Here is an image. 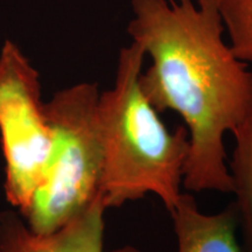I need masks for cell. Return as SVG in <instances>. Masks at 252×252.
<instances>
[{
	"instance_id": "1",
	"label": "cell",
	"mask_w": 252,
	"mask_h": 252,
	"mask_svg": "<svg viewBox=\"0 0 252 252\" xmlns=\"http://www.w3.org/2000/svg\"><path fill=\"white\" fill-rule=\"evenodd\" d=\"M130 7L127 34L151 60L141 89L187 128L182 186L231 193L224 135L252 115V71L226 39L217 0H130Z\"/></svg>"
},
{
	"instance_id": "2",
	"label": "cell",
	"mask_w": 252,
	"mask_h": 252,
	"mask_svg": "<svg viewBox=\"0 0 252 252\" xmlns=\"http://www.w3.org/2000/svg\"><path fill=\"white\" fill-rule=\"evenodd\" d=\"M145 59L135 43L123 47L113 86L99 94V196L108 209L154 194L169 213L184 193L189 138L185 125L169 130L145 96L140 86Z\"/></svg>"
},
{
	"instance_id": "3",
	"label": "cell",
	"mask_w": 252,
	"mask_h": 252,
	"mask_svg": "<svg viewBox=\"0 0 252 252\" xmlns=\"http://www.w3.org/2000/svg\"><path fill=\"white\" fill-rule=\"evenodd\" d=\"M99 91L78 83L45 104L53 146L39 187L23 215L35 234H49L98 196L103 146L98 122Z\"/></svg>"
},
{
	"instance_id": "4",
	"label": "cell",
	"mask_w": 252,
	"mask_h": 252,
	"mask_svg": "<svg viewBox=\"0 0 252 252\" xmlns=\"http://www.w3.org/2000/svg\"><path fill=\"white\" fill-rule=\"evenodd\" d=\"M0 133L7 200L24 212L39 187L53 146L39 74L6 41L0 54Z\"/></svg>"
},
{
	"instance_id": "5",
	"label": "cell",
	"mask_w": 252,
	"mask_h": 252,
	"mask_svg": "<svg viewBox=\"0 0 252 252\" xmlns=\"http://www.w3.org/2000/svg\"><path fill=\"white\" fill-rule=\"evenodd\" d=\"M99 194L77 215L49 234H35L12 215L0 220V252H104V213Z\"/></svg>"
},
{
	"instance_id": "6",
	"label": "cell",
	"mask_w": 252,
	"mask_h": 252,
	"mask_svg": "<svg viewBox=\"0 0 252 252\" xmlns=\"http://www.w3.org/2000/svg\"><path fill=\"white\" fill-rule=\"evenodd\" d=\"M169 215L178 252H243L234 202L220 213L204 214L190 194L182 193Z\"/></svg>"
},
{
	"instance_id": "7",
	"label": "cell",
	"mask_w": 252,
	"mask_h": 252,
	"mask_svg": "<svg viewBox=\"0 0 252 252\" xmlns=\"http://www.w3.org/2000/svg\"><path fill=\"white\" fill-rule=\"evenodd\" d=\"M234 150L229 161L243 252H252V115L232 132Z\"/></svg>"
},
{
	"instance_id": "8",
	"label": "cell",
	"mask_w": 252,
	"mask_h": 252,
	"mask_svg": "<svg viewBox=\"0 0 252 252\" xmlns=\"http://www.w3.org/2000/svg\"><path fill=\"white\" fill-rule=\"evenodd\" d=\"M217 4L232 50L252 64V0H217Z\"/></svg>"
}]
</instances>
